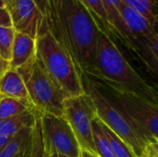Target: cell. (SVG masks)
<instances>
[{
    "label": "cell",
    "mask_w": 158,
    "mask_h": 157,
    "mask_svg": "<svg viewBox=\"0 0 158 157\" xmlns=\"http://www.w3.org/2000/svg\"><path fill=\"white\" fill-rule=\"evenodd\" d=\"M46 155H47V157H70L65 155H61V154H56V153H50Z\"/></svg>",
    "instance_id": "obj_28"
},
{
    "label": "cell",
    "mask_w": 158,
    "mask_h": 157,
    "mask_svg": "<svg viewBox=\"0 0 158 157\" xmlns=\"http://www.w3.org/2000/svg\"><path fill=\"white\" fill-rule=\"evenodd\" d=\"M80 157H99L97 155L92 154L88 151H84V150H81V155Z\"/></svg>",
    "instance_id": "obj_27"
},
{
    "label": "cell",
    "mask_w": 158,
    "mask_h": 157,
    "mask_svg": "<svg viewBox=\"0 0 158 157\" xmlns=\"http://www.w3.org/2000/svg\"><path fill=\"white\" fill-rule=\"evenodd\" d=\"M98 122L100 124V127L102 128L104 133L108 138L110 144L113 148V151L116 155V157H136L134 153L131 151V149L128 146V144L120 139L113 130H111L106 124H104L98 118Z\"/></svg>",
    "instance_id": "obj_18"
},
{
    "label": "cell",
    "mask_w": 158,
    "mask_h": 157,
    "mask_svg": "<svg viewBox=\"0 0 158 157\" xmlns=\"http://www.w3.org/2000/svg\"><path fill=\"white\" fill-rule=\"evenodd\" d=\"M39 120L46 154L56 153L80 157V145L70 126L63 117L44 113L39 114Z\"/></svg>",
    "instance_id": "obj_8"
},
{
    "label": "cell",
    "mask_w": 158,
    "mask_h": 157,
    "mask_svg": "<svg viewBox=\"0 0 158 157\" xmlns=\"http://www.w3.org/2000/svg\"><path fill=\"white\" fill-rule=\"evenodd\" d=\"M81 1L83 3L85 7L89 10L91 15L95 19L99 29H101L102 31H104L109 35L108 21H107L106 11L104 9L102 0H81Z\"/></svg>",
    "instance_id": "obj_20"
},
{
    "label": "cell",
    "mask_w": 158,
    "mask_h": 157,
    "mask_svg": "<svg viewBox=\"0 0 158 157\" xmlns=\"http://www.w3.org/2000/svg\"><path fill=\"white\" fill-rule=\"evenodd\" d=\"M9 68V63L2 58L0 56V77Z\"/></svg>",
    "instance_id": "obj_25"
},
{
    "label": "cell",
    "mask_w": 158,
    "mask_h": 157,
    "mask_svg": "<svg viewBox=\"0 0 158 157\" xmlns=\"http://www.w3.org/2000/svg\"><path fill=\"white\" fill-rule=\"evenodd\" d=\"M27 89L31 103L39 114L63 117L65 96L35 57L17 69Z\"/></svg>",
    "instance_id": "obj_5"
},
{
    "label": "cell",
    "mask_w": 158,
    "mask_h": 157,
    "mask_svg": "<svg viewBox=\"0 0 158 157\" xmlns=\"http://www.w3.org/2000/svg\"><path fill=\"white\" fill-rule=\"evenodd\" d=\"M119 14L131 35L135 41L136 54L139 56L140 45L143 39L149 38L157 32V27H154L145 17L133 7L122 2L118 7Z\"/></svg>",
    "instance_id": "obj_10"
},
{
    "label": "cell",
    "mask_w": 158,
    "mask_h": 157,
    "mask_svg": "<svg viewBox=\"0 0 158 157\" xmlns=\"http://www.w3.org/2000/svg\"><path fill=\"white\" fill-rule=\"evenodd\" d=\"M88 77L158 104L157 92L129 63L106 32L99 29L94 68Z\"/></svg>",
    "instance_id": "obj_2"
},
{
    "label": "cell",
    "mask_w": 158,
    "mask_h": 157,
    "mask_svg": "<svg viewBox=\"0 0 158 157\" xmlns=\"http://www.w3.org/2000/svg\"><path fill=\"white\" fill-rule=\"evenodd\" d=\"M0 96L19 100L33 108L23 80L17 69L8 68L0 77Z\"/></svg>",
    "instance_id": "obj_12"
},
{
    "label": "cell",
    "mask_w": 158,
    "mask_h": 157,
    "mask_svg": "<svg viewBox=\"0 0 158 157\" xmlns=\"http://www.w3.org/2000/svg\"><path fill=\"white\" fill-rule=\"evenodd\" d=\"M139 157H158V143H147Z\"/></svg>",
    "instance_id": "obj_23"
},
{
    "label": "cell",
    "mask_w": 158,
    "mask_h": 157,
    "mask_svg": "<svg viewBox=\"0 0 158 157\" xmlns=\"http://www.w3.org/2000/svg\"><path fill=\"white\" fill-rule=\"evenodd\" d=\"M122 2L140 12L154 27H157L158 0H122Z\"/></svg>",
    "instance_id": "obj_16"
},
{
    "label": "cell",
    "mask_w": 158,
    "mask_h": 157,
    "mask_svg": "<svg viewBox=\"0 0 158 157\" xmlns=\"http://www.w3.org/2000/svg\"><path fill=\"white\" fill-rule=\"evenodd\" d=\"M115 6H116V7L118 9V7H119V6H120V4L122 3V0H110Z\"/></svg>",
    "instance_id": "obj_30"
},
{
    "label": "cell",
    "mask_w": 158,
    "mask_h": 157,
    "mask_svg": "<svg viewBox=\"0 0 158 157\" xmlns=\"http://www.w3.org/2000/svg\"><path fill=\"white\" fill-rule=\"evenodd\" d=\"M27 157H30V154H29V155H28V156H27Z\"/></svg>",
    "instance_id": "obj_34"
},
{
    "label": "cell",
    "mask_w": 158,
    "mask_h": 157,
    "mask_svg": "<svg viewBox=\"0 0 158 157\" xmlns=\"http://www.w3.org/2000/svg\"><path fill=\"white\" fill-rule=\"evenodd\" d=\"M30 157H47L41 124L39 120V114L36 118L34 125L31 128V143H30Z\"/></svg>",
    "instance_id": "obj_19"
},
{
    "label": "cell",
    "mask_w": 158,
    "mask_h": 157,
    "mask_svg": "<svg viewBox=\"0 0 158 157\" xmlns=\"http://www.w3.org/2000/svg\"><path fill=\"white\" fill-rule=\"evenodd\" d=\"M35 42L36 57L65 98L84 93L82 73L69 51L52 33L48 25L38 34Z\"/></svg>",
    "instance_id": "obj_3"
},
{
    "label": "cell",
    "mask_w": 158,
    "mask_h": 157,
    "mask_svg": "<svg viewBox=\"0 0 158 157\" xmlns=\"http://www.w3.org/2000/svg\"><path fill=\"white\" fill-rule=\"evenodd\" d=\"M33 2L35 3V5L37 6L41 13L44 15V17L47 19V21H49L50 16H51V8H50L48 0H33Z\"/></svg>",
    "instance_id": "obj_22"
},
{
    "label": "cell",
    "mask_w": 158,
    "mask_h": 157,
    "mask_svg": "<svg viewBox=\"0 0 158 157\" xmlns=\"http://www.w3.org/2000/svg\"><path fill=\"white\" fill-rule=\"evenodd\" d=\"M16 31L13 27L0 26V56L9 63Z\"/></svg>",
    "instance_id": "obj_21"
},
{
    "label": "cell",
    "mask_w": 158,
    "mask_h": 157,
    "mask_svg": "<svg viewBox=\"0 0 158 157\" xmlns=\"http://www.w3.org/2000/svg\"><path fill=\"white\" fill-rule=\"evenodd\" d=\"M12 137L13 136H3V135H0V152L8 143V142L12 139Z\"/></svg>",
    "instance_id": "obj_26"
},
{
    "label": "cell",
    "mask_w": 158,
    "mask_h": 157,
    "mask_svg": "<svg viewBox=\"0 0 158 157\" xmlns=\"http://www.w3.org/2000/svg\"><path fill=\"white\" fill-rule=\"evenodd\" d=\"M5 1H6H6H7V0H5Z\"/></svg>",
    "instance_id": "obj_33"
},
{
    "label": "cell",
    "mask_w": 158,
    "mask_h": 157,
    "mask_svg": "<svg viewBox=\"0 0 158 157\" xmlns=\"http://www.w3.org/2000/svg\"><path fill=\"white\" fill-rule=\"evenodd\" d=\"M36 42L31 36L16 31L11 51L9 68L18 69L35 57Z\"/></svg>",
    "instance_id": "obj_11"
},
{
    "label": "cell",
    "mask_w": 158,
    "mask_h": 157,
    "mask_svg": "<svg viewBox=\"0 0 158 157\" xmlns=\"http://www.w3.org/2000/svg\"><path fill=\"white\" fill-rule=\"evenodd\" d=\"M48 27L75 60L82 75L94 68L99 27L81 0H56Z\"/></svg>",
    "instance_id": "obj_1"
},
{
    "label": "cell",
    "mask_w": 158,
    "mask_h": 157,
    "mask_svg": "<svg viewBox=\"0 0 158 157\" xmlns=\"http://www.w3.org/2000/svg\"><path fill=\"white\" fill-rule=\"evenodd\" d=\"M82 84L84 92L92 98L95 105L97 118L128 144L136 157L140 156L147 143L143 139L137 130L106 99L97 84L90 77L82 75Z\"/></svg>",
    "instance_id": "obj_6"
},
{
    "label": "cell",
    "mask_w": 158,
    "mask_h": 157,
    "mask_svg": "<svg viewBox=\"0 0 158 157\" xmlns=\"http://www.w3.org/2000/svg\"><path fill=\"white\" fill-rule=\"evenodd\" d=\"M6 1L5 0H0V7H4L6 6Z\"/></svg>",
    "instance_id": "obj_32"
},
{
    "label": "cell",
    "mask_w": 158,
    "mask_h": 157,
    "mask_svg": "<svg viewBox=\"0 0 158 157\" xmlns=\"http://www.w3.org/2000/svg\"><path fill=\"white\" fill-rule=\"evenodd\" d=\"M93 138L96 154L99 157H116L108 138L104 133L97 118L93 121Z\"/></svg>",
    "instance_id": "obj_15"
},
{
    "label": "cell",
    "mask_w": 158,
    "mask_h": 157,
    "mask_svg": "<svg viewBox=\"0 0 158 157\" xmlns=\"http://www.w3.org/2000/svg\"><path fill=\"white\" fill-rule=\"evenodd\" d=\"M0 26L12 27V20L6 6L0 7Z\"/></svg>",
    "instance_id": "obj_24"
},
{
    "label": "cell",
    "mask_w": 158,
    "mask_h": 157,
    "mask_svg": "<svg viewBox=\"0 0 158 157\" xmlns=\"http://www.w3.org/2000/svg\"><path fill=\"white\" fill-rule=\"evenodd\" d=\"M56 0H48V3H49V6H50V8L52 9V7L54 6V5L56 4Z\"/></svg>",
    "instance_id": "obj_31"
},
{
    "label": "cell",
    "mask_w": 158,
    "mask_h": 157,
    "mask_svg": "<svg viewBox=\"0 0 158 157\" xmlns=\"http://www.w3.org/2000/svg\"><path fill=\"white\" fill-rule=\"evenodd\" d=\"M29 154H30V145L28 146V148L25 151H23L18 157H27L29 155Z\"/></svg>",
    "instance_id": "obj_29"
},
{
    "label": "cell",
    "mask_w": 158,
    "mask_h": 157,
    "mask_svg": "<svg viewBox=\"0 0 158 157\" xmlns=\"http://www.w3.org/2000/svg\"><path fill=\"white\" fill-rule=\"evenodd\" d=\"M38 112L27 110L17 116L0 120V135L14 136L24 128H31L34 125Z\"/></svg>",
    "instance_id": "obj_13"
},
{
    "label": "cell",
    "mask_w": 158,
    "mask_h": 157,
    "mask_svg": "<svg viewBox=\"0 0 158 157\" xmlns=\"http://www.w3.org/2000/svg\"><path fill=\"white\" fill-rule=\"evenodd\" d=\"M63 118L70 126L81 150L97 155L93 138V121L97 118L92 98L86 93L67 97L63 101Z\"/></svg>",
    "instance_id": "obj_7"
},
{
    "label": "cell",
    "mask_w": 158,
    "mask_h": 157,
    "mask_svg": "<svg viewBox=\"0 0 158 157\" xmlns=\"http://www.w3.org/2000/svg\"><path fill=\"white\" fill-rule=\"evenodd\" d=\"M31 128H24L15 134L0 152V157H18L25 151L31 143Z\"/></svg>",
    "instance_id": "obj_14"
},
{
    "label": "cell",
    "mask_w": 158,
    "mask_h": 157,
    "mask_svg": "<svg viewBox=\"0 0 158 157\" xmlns=\"http://www.w3.org/2000/svg\"><path fill=\"white\" fill-rule=\"evenodd\" d=\"M6 8L10 14L12 27L16 31L25 33L33 39L48 25L33 0H7Z\"/></svg>",
    "instance_id": "obj_9"
},
{
    "label": "cell",
    "mask_w": 158,
    "mask_h": 157,
    "mask_svg": "<svg viewBox=\"0 0 158 157\" xmlns=\"http://www.w3.org/2000/svg\"><path fill=\"white\" fill-rule=\"evenodd\" d=\"M98 87L147 143H158V104L115 87L103 84Z\"/></svg>",
    "instance_id": "obj_4"
},
{
    "label": "cell",
    "mask_w": 158,
    "mask_h": 157,
    "mask_svg": "<svg viewBox=\"0 0 158 157\" xmlns=\"http://www.w3.org/2000/svg\"><path fill=\"white\" fill-rule=\"evenodd\" d=\"M27 110H33L31 106L19 100L0 96V120L21 114Z\"/></svg>",
    "instance_id": "obj_17"
}]
</instances>
